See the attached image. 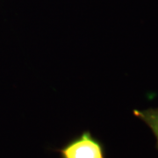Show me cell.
<instances>
[{
	"label": "cell",
	"mask_w": 158,
	"mask_h": 158,
	"mask_svg": "<svg viewBox=\"0 0 158 158\" xmlns=\"http://www.w3.org/2000/svg\"><path fill=\"white\" fill-rule=\"evenodd\" d=\"M60 158H106V146L89 130L75 135L62 147L53 149Z\"/></svg>",
	"instance_id": "6da1fadb"
},
{
	"label": "cell",
	"mask_w": 158,
	"mask_h": 158,
	"mask_svg": "<svg viewBox=\"0 0 158 158\" xmlns=\"http://www.w3.org/2000/svg\"><path fill=\"white\" fill-rule=\"evenodd\" d=\"M135 116L142 120L152 131L156 139V148L158 149V107L148 108L144 110H134Z\"/></svg>",
	"instance_id": "7a4b0ae2"
}]
</instances>
